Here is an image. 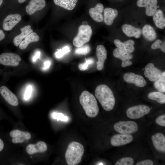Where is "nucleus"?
Segmentation results:
<instances>
[{
    "label": "nucleus",
    "mask_w": 165,
    "mask_h": 165,
    "mask_svg": "<svg viewBox=\"0 0 165 165\" xmlns=\"http://www.w3.org/2000/svg\"><path fill=\"white\" fill-rule=\"evenodd\" d=\"M21 19V16L18 13L8 15L2 21V26L3 29L7 31L11 30Z\"/></svg>",
    "instance_id": "6e6552de"
},
{
    "label": "nucleus",
    "mask_w": 165,
    "mask_h": 165,
    "mask_svg": "<svg viewBox=\"0 0 165 165\" xmlns=\"http://www.w3.org/2000/svg\"><path fill=\"white\" fill-rule=\"evenodd\" d=\"M54 4L58 6L71 10L75 7L78 0H53Z\"/></svg>",
    "instance_id": "bb28decb"
},
{
    "label": "nucleus",
    "mask_w": 165,
    "mask_h": 165,
    "mask_svg": "<svg viewBox=\"0 0 165 165\" xmlns=\"http://www.w3.org/2000/svg\"><path fill=\"white\" fill-rule=\"evenodd\" d=\"M150 109L147 106L139 105L129 108L126 111L127 116L131 119L141 118L150 112Z\"/></svg>",
    "instance_id": "423d86ee"
},
{
    "label": "nucleus",
    "mask_w": 165,
    "mask_h": 165,
    "mask_svg": "<svg viewBox=\"0 0 165 165\" xmlns=\"http://www.w3.org/2000/svg\"><path fill=\"white\" fill-rule=\"evenodd\" d=\"M40 53L39 51L37 52L35 55L33 57V60L34 61H35L37 59L39 58L40 56Z\"/></svg>",
    "instance_id": "37998d69"
},
{
    "label": "nucleus",
    "mask_w": 165,
    "mask_h": 165,
    "mask_svg": "<svg viewBox=\"0 0 165 165\" xmlns=\"http://www.w3.org/2000/svg\"><path fill=\"white\" fill-rule=\"evenodd\" d=\"M152 16L156 26L159 28L164 29L165 27V18L162 10L160 9L157 10Z\"/></svg>",
    "instance_id": "b1692460"
},
{
    "label": "nucleus",
    "mask_w": 165,
    "mask_h": 165,
    "mask_svg": "<svg viewBox=\"0 0 165 165\" xmlns=\"http://www.w3.org/2000/svg\"><path fill=\"white\" fill-rule=\"evenodd\" d=\"M90 51V48L88 45H83L77 47L75 50V53L78 55H86Z\"/></svg>",
    "instance_id": "7c9ffc66"
},
{
    "label": "nucleus",
    "mask_w": 165,
    "mask_h": 165,
    "mask_svg": "<svg viewBox=\"0 0 165 165\" xmlns=\"http://www.w3.org/2000/svg\"><path fill=\"white\" fill-rule=\"evenodd\" d=\"M114 43L117 48L126 52L131 53L134 51L135 50L134 46L135 44L134 40L129 39L122 42L119 39H115Z\"/></svg>",
    "instance_id": "aec40b11"
},
{
    "label": "nucleus",
    "mask_w": 165,
    "mask_h": 165,
    "mask_svg": "<svg viewBox=\"0 0 165 165\" xmlns=\"http://www.w3.org/2000/svg\"><path fill=\"white\" fill-rule=\"evenodd\" d=\"M96 55L98 59L97 62V68L98 70H101L103 68L104 63L107 57V50L103 45L97 46Z\"/></svg>",
    "instance_id": "f3484780"
},
{
    "label": "nucleus",
    "mask_w": 165,
    "mask_h": 165,
    "mask_svg": "<svg viewBox=\"0 0 165 165\" xmlns=\"http://www.w3.org/2000/svg\"><path fill=\"white\" fill-rule=\"evenodd\" d=\"M113 54L114 57L121 59L122 61L130 60L133 57V55L130 53L126 52L118 48L114 50Z\"/></svg>",
    "instance_id": "cd10ccee"
},
{
    "label": "nucleus",
    "mask_w": 165,
    "mask_h": 165,
    "mask_svg": "<svg viewBox=\"0 0 165 165\" xmlns=\"http://www.w3.org/2000/svg\"><path fill=\"white\" fill-rule=\"evenodd\" d=\"M3 2V0H0V7L2 4Z\"/></svg>",
    "instance_id": "49530a36"
},
{
    "label": "nucleus",
    "mask_w": 165,
    "mask_h": 165,
    "mask_svg": "<svg viewBox=\"0 0 165 165\" xmlns=\"http://www.w3.org/2000/svg\"><path fill=\"white\" fill-rule=\"evenodd\" d=\"M46 6L45 0H31L25 8L27 13L31 15L36 11L42 9Z\"/></svg>",
    "instance_id": "2eb2a0df"
},
{
    "label": "nucleus",
    "mask_w": 165,
    "mask_h": 165,
    "mask_svg": "<svg viewBox=\"0 0 165 165\" xmlns=\"http://www.w3.org/2000/svg\"><path fill=\"white\" fill-rule=\"evenodd\" d=\"M20 31H21V33L15 36L13 40L14 44L16 46H18L24 38L33 32V30L30 25H26L21 28Z\"/></svg>",
    "instance_id": "5701e85b"
},
{
    "label": "nucleus",
    "mask_w": 165,
    "mask_h": 165,
    "mask_svg": "<svg viewBox=\"0 0 165 165\" xmlns=\"http://www.w3.org/2000/svg\"><path fill=\"white\" fill-rule=\"evenodd\" d=\"M53 117L57 120L66 121L68 120L67 116H64L63 114L61 113L54 112L52 115Z\"/></svg>",
    "instance_id": "c9c22d12"
},
{
    "label": "nucleus",
    "mask_w": 165,
    "mask_h": 165,
    "mask_svg": "<svg viewBox=\"0 0 165 165\" xmlns=\"http://www.w3.org/2000/svg\"><path fill=\"white\" fill-rule=\"evenodd\" d=\"M122 28L124 33L129 37H134L136 38H138L142 33L140 28L127 24L123 25Z\"/></svg>",
    "instance_id": "412c9836"
},
{
    "label": "nucleus",
    "mask_w": 165,
    "mask_h": 165,
    "mask_svg": "<svg viewBox=\"0 0 165 165\" xmlns=\"http://www.w3.org/2000/svg\"><path fill=\"white\" fill-rule=\"evenodd\" d=\"M0 95L10 105L16 106L18 105V100L16 96L4 85L0 86Z\"/></svg>",
    "instance_id": "1a4fd4ad"
},
{
    "label": "nucleus",
    "mask_w": 165,
    "mask_h": 165,
    "mask_svg": "<svg viewBox=\"0 0 165 165\" xmlns=\"http://www.w3.org/2000/svg\"><path fill=\"white\" fill-rule=\"evenodd\" d=\"M123 79L126 82L133 83L137 86L142 87L146 84V82L141 76L136 74L133 72H127L123 75Z\"/></svg>",
    "instance_id": "f8f14e48"
},
{
    "label": "nucleus",
    "mask_w": 165,
    "mask_h": 165,
    "mask_svg": "<svg viewBox=\"0 0 165 165\" xmlns=\"http://www.w3.org/2000/svg\"><path fill=\"white\" fill-rule=\"evenodd\" d=\"M9 135L12 138V142L14 144L22 143L25 140L29 139L31 137L29 133L18 130L11 131Z\"/></svg>",
    "instance_id": "ddd939ff"
},
{
    "label": "nucleus",
    "mask_w": 165,
    "mask_h": 165,
    "mask_svg": "<svg viewBox=\"0 0 165 165\" xmlns=\"http://www.w3.org/2000/svg\"><path fill=\"white\" fill-rule=\"evenodd\" d=\"M153 162L150 160H142L137 163L136 165H153Z\"/></svg>",
    "instance_id": "58836bf2"
},
{
    "label": "nucleus",
    "mask_w": 165,
    "mask_h": 165,
    "mask_svg": "<svg viewBox=\"0 0 165 165\" xmlns=\"http://www.w3.org/2000/svg\"><path fill=\"white\" fill-rule=\"evenodd\" d=\"M115 130L122 134H130L136 132L138 129L137 123L133 121H121L116 123L114 126Z\"/></svg>",
    "instance_id": "39448f33"
},
{
    "label": "nucleus",
    "mask_w": 165,
    "mask_h": 165,
    "mask_svg": "<svg viewBox=\"0 0 165 165\" xmlns=\"http://www.w3.org/2000/svg\"><path fill=\"white\" fill-rule=\"evenodd\" d=\"M70 49L68 46H67L64 47L62 49L58 50L55 53V56L59 58L62 57L64 54L70 51Z\"/></svg>",
    "instance_id": "f704fd0d"
},
{
    "label": "nucleus",
    "mask_w": 165,
    "mask_h": 165,
    "mask_svg": "<svg viewBox=\"0 0 165 165\" xmlns=\"http://www.w3.org/2000/svg\"><path fill=\"white\" fill-rule=\"evenodd\" d=\"M79 102L86 115L91 118L96 117L99 108L94 96L87 90L83 91L80 95Z\"/></svg>",
    "instance_id": "f03ea898"
},
{
    "label": "nucleus",
    "mask_w": 165,
    "mask_h": 165,
    "mask_svg": "<svg viewBox=\"0 0 165 165\" xmlns=\"http://www.w3.org/2000/svg\"><path fill=\"white\" fill-rule=\"evenodd\" d=\"M5 37L6 35L3 31L0 29V42L4 40Z\"/></svg>",
    "instance_id": "a19ab883"
},
{
    "label": "nucleus",
    "mask_w": 165,
    "mask_h": 165,
    "mask_svg": "<svg viewBox=\"0 0 165 165\" xmlns=\"http://www.w3.org/2000/svg\"><path fill=\"white\" fill-rule=\"evenodd\" d=\"M39 40V37L37 33L33 32L27 35L24 40L21 42L19 46V48L21 50H24L30 43L38 42Z\"/></svg>",
    "instance_id": "a878e982"
},
{
    "label": "nucleus",
    "mask_w": 165,
    "mask_h": 165,
    "mask_svg": "<svg viewBox=\"0 0 165 165\" xmlns=\"http://www.w3.org/2000/svg\"><path fill=\"white\" fill-rule=\"evenodd\" d=\"M155 87L158 91L162 92H165V72L161 73L159 78L155 81Z\"/></svg>",
    "instance_id": "c85d7f7f"
},
{
    "label": "nucleus",
    "mask_w": 165,
    "mask_h": 165,
    "mask_svg": "<svg viewBox=\"0 0 165 165\" xmlns=\"http://www.w3.org/2000/svg\"><path fill=\"white\" fill-rule=\"evenodd\" d=\"M50 61H46L44 63L43 69L45 70L47 69L50 67Z\"/></svg>",
    "instance_id": "79ce46f5"
},
{
    "label": "nucleus",
    "mask_w": 165,
    "mask_h": 165,
    "mask_svg": "<svg viewBox=\"0 0 165 165\" xmlns=\"http://www.w3.org/2000/svg\"><path fill=\"white\" fill-rule=\"evenodd\" d=\"M92 34V31L90 26L82 25L79 26L77 35L73 41L74 46L77 47H80L89 42Z\"/></svg>",
    "instance_id": "20e7f679"
},
{
    "label": "nucleus",
    "mask_w": 165,
    "mask_h": 165,
    "mask_svg": "<svg viewBox=\"0 0 165 165\" xmlns=\"http://www.w3.org/2000/svg\"><path fill=\"white\" fill-rule=\"evenodd\" d=\"M32 90V86L30 85L28 86L25 91L24 97L25 100L28 99L31 96Z\"/></svg>",
    "instance_id": "4c0bfd02"
},
{
    "label": "nucleus",
    "mask_w": 165,
    "mask_h": 165,
    "mask_svg": "<svg viewBox=\"0 0 165 165\" xmlns=\"http://www.w3.org/2000/svg\"><path fill=\"white\" fill-rule=\"evenodd\" d=\"M152 49L155 50L160 49L163 52H165V41H162L160 39L156 41L151 45Z\"/></svg>",
    "instance_id": "2f4dec72"
},
{
    "label": "nucleus",
    "mask_w": 165,
    "mask_h": 165,
    "mask_svg": "<svg viewBox=\"0 0 165 165\" xmlns=\"http://www.w3.org/2000/svg\"><path fill=\"white\" fill-rule=\"evenodd\" d=\"M84 151L83 145L79 142L72 141L68 145L65 154L68 165H76L81 162Z\"/></svg>",
    "instance_id": "7ed1b4c3"
},
{
    "label": "nucleus",
    "mask_w": 165,
    "mask_h": 165,
    "mask_svg": "<svg viewBox=\"0 0 165 165\" xmlns=\"http://www.w3.org/2000/svg\"><path fill=\"white\" fill-rule=\"evenodd\" d=\"M157 0H138L137 5L139 7H145V13L148 16H152L157 9Z\"/></svg>",
    "instance_id": "9d476101"
},
{
    "label": "nucleus",
    "mask_w": 165,
    "mask_h": 165,
    "mask_svg": "<svg viewBox=\"0 0 165 165\" xmlns=\"http://www.w3.org/2000/svg\"><path fill=\"white\" fill-rule=\"evenodd\" d=\"M133 139L132 136L130 134H116L112 137L110 142L113 146H119L130 143Z\"/></svg>",
    "instance_id": "9b49d317"
},
{
    "label": "nucleus",
    "mask_w": 165,
    "mask_h": 165,
    "mask_svg": "<svg viewBox=\"0 0 165 165\" xmlns=\"http://www.w3.org/2000/svg\"><path fill=\"white\" fill-rule=\"evenodd\" d=\"M26 0H18V2L20 3H22L25 1Z\"/></svg>",
    "instance_id": "a18cd8bd"
},
{
    "label": "nucleus",
    "mask_w": 165,
    "mask_h": 165,
    "mask_svg": "<svg viewBox=\"0 0 165 165\" xmlns=\"http://www.w3.org/2000/svg\"><path fill=\"white\" fill-rule=\"evenodd\" d=\"M144 74L151 81H155L157 80L161 74V71L155 67L153 64L148 63L145 68Z\"/></svg>",
    "instance_id": "4468645a"
},
{
    "label": "nucleus",
    "mask_w": 165,
    "mask_h": 165,
    "mask_svg": "<svg viewBox=\"0 0 165 165\" xmlns=\"http://www.w3.org/2000/svg\"><path fill=\"white\" fill-rule=\"evenodd\" d=\"M47 149L46 144L44 141H39L35 144H30L26 148V151L29 155L33 154L38 152L42 153L46 151Z\"/></svg>",
    "instance_id": "6ab92c4d"
},
{
    "label": "nucleus",
    "mask_w": 165,
    "mask_h": 165,
    "mask_svg": "<svg viewBox=\"0 0 165 165\" xmlns=\"http://www.w3.org/2000/svg\"><path fill=\"white\" fill-rule=\"evenodd\" d=\"M21 59L19 55L14 53L5 52L0 54V64L5 66H16Z\"/></svg>",
    "instance_id": "0eeeda50"
},
{
    "label": "nucleus",
    "mask_w": 165,
    "mask_h": 165,
    "mask_svg": "<svg viewBox=\"0 0 165 165\" xmlns=\"http://www.w3.org/2000/svg\"><path fill=\"white\" fill-rule=\"evenodd\" d=\"M148 98L156 101L161 104L165 103V95L159 92H153L150 93L148 95Z\"/></svg>",
    "instance_id": "c756f323"
},
{
    "label": "nucleus",
    "mask_w": 165,
    "mask_h": 165,
    "mask_svg": "<svg viewBox=\"0 0 165 165\" xmlns=\"http://www.w3.org/2000/svg\"><path fill=\"white\" fill-rule=\"evenodd\" d=\"M141 32L145 38L148 41H153L157 38L154 29L149 24H146L143 27Z\"/></svg>",
    "instance_id": "393cba45"
},
{
    "label": "nucleus",
    "mask_w": 165,
    "mask_h": 165,
    "mask_svg": "<svg viewBox=\"0 0 165 165\" xmlns=\"http://www.w3.org/2000/svg\"><path fill=\"white\" fill-rule=\"evenodd\" d=\"M84 63L80 64L78 66L79 69L81 71H84L87 68L89 65L94 63V60L92 58L86 59Z\"/></svg>",
    "instance_id": "72a5a7b5"
},
{
    "label": "nucleus",
    "mask_w": 165,
    "mask_h": 165,
    "mask_svg": "<svg viewBox=\"0 0 165 165\" xmlns=\"http://www.w3.org/2000/svg\"><path fill=\"white\" fill-rule=\"evenodd\" d=\"M153 145L158 151L165 152V137L161 133H158L153 135L151 137Z\"/></svg>",
    "instance_id": "a211bd4d"
},
{
    "label": "nucleus",
    "mask_w": 165,
    "mask_h": 165,
    "mask_svg": "<svg viewBox=\"0 0 165 165\" xmlns=\"http://www.w3.org/2000/svg\"><path fill=\"white\" fill-rule=\"evenodd\" d=\"M156 123L161 126H165V115H163L158 117L156 120Z\"/></svg>",
    "instance_id": "e433bc0d"
},
{
    "label": "nucleus",
    "mask_w": 165,
    "mask_h": 165,
    "mask_svg": "<svg viewBox=\"0 0 165 165\" xmlns=\"http://www.w3.org/2000/svg\"></svg>",
    "instance_id": "de8ad7c7"
},
{
    "label": "nucleus",
    "mask_w": 165,
    "mask_h": 165,
    "mask_svg": "<svg viewBox=\"0 0 165 165\" xmlns=\"http://www.w3.org/2000/svg\"><path fill=\"white\" fill-rule=\"evenodd\" d=\"M134 164L133 159L130 157H125L121 158L117 161L116 165H133Z\"/></svg>",
    "instance_id": "473e14b6"
},
{
    "label": "nucleus",
    "mask_w": 165,
    "mask_h": 165,
    "mask_svg": "<svg viewBox=\"0 0 165 165\" xmlns=\"http://www.w3.org/2000/svg\"><path fill=\"white\" fill-rule=\"evenodd\" d=\"M95 94L105 110L109 111L113 109L115 99L112 91L108 86L98 85L96 88Z\"/></svg>",
    "instance_id": "f257e3e1"
},
{
    "label": "nucleus",
    "mask_w": 165,
    "mask_h": 165,
    "mask_svg": "<svg viewBox=\"0 0 165 165\" xmlns=\"http://www.w3.org/2000/svg\"><path fill=\"white\" fill-rule=\"evenodd\" d=\"M118 15V11L115 9L106 8L104 9V20L107 25H111Z\"/></svg>",
    "instance_id": "4be33fe9"
},
{
    "label": "nucleus",
    "mask_w": 165,
    "mask_h": 165,
    "mask_svg": "<svg viewBox=\"0 0 165 165\" xmlns=\"http://www.w3.org/2000/svg\"><path fill=\"white\" fill-rule=\"evenodd\" d=\"M104 10V6L101 3H98L93 8L89 9V13L90 17L94 21L101 22L104 19L102 13Z\"/></svg>",
    "instance_id": "dca6fc26"
},
{
    "label": "nucleus",
    "mask_w": 165,
    "mask_h": 165,
    "mask_svg": "<svg viewBox=\"0 0 165 165\" xmlns=\"http://www.w3.org/2000/svg\"><path fill=\"white\" fill-rule=\"evenodd\" d=\"M4 147V143L3 141L0 138V152L2 151Z\"/></svg>",
    "instance_id": "c03bdc74"
},
{
    "label": "nucleus",
    "mask_w": 165,
    "mask_h": 165,
    "mask_svg": "<svg viewBox=\"0 0 165 165\" xmlns=\"http://www.w3.org/2000/svg\"><path fill=\"white\" fill-rule=\"evenodd\" d=\"M132 63V61L130 60L123 61L121 64V66L122 67H125L131 65Z\"/></svg>",
    "instance_id": "ea45409f"
}]
</instances>
